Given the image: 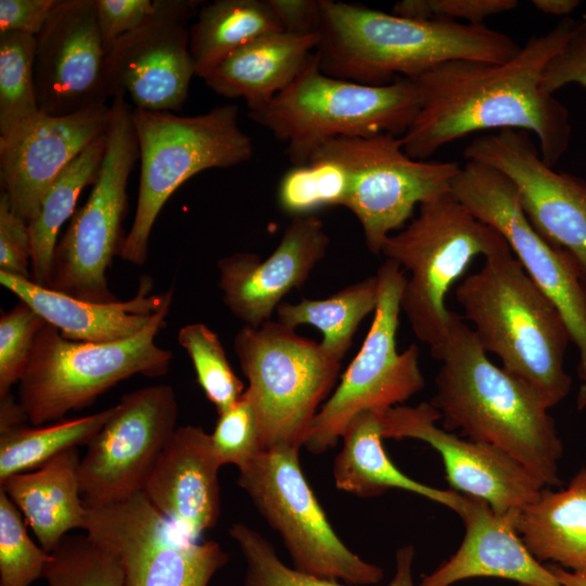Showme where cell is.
Returning a JSON list of instances; mask_svg holds the SVG:
<instances>
[{"label":"cell","mask_w":586,"mask_h":586,"mask_svg":"<svg viewBox=\"0 0 586 586\" xmlns=\"http://www.w3.org/2000/svg\"><path fill=\"white\" fill-rule=\"evenodd\" d=\"M113 410L114 406L47 426L24 423L0 430V483L14 474L36 470L63 451L87 445Z\"/></svg>","instance_id":"cell-33"},{"label":"cell","mask_w":586,"mask_h":586,"mask_svg":"<svg viewBox=\"0 0 586 586\" xmlns=\"http://www.w3.org/2000/svg\"><path fill=\"white\" fill-rule=\"evenodd\" d=\"M0 271L31 280L28 224L11 208L4 192L0 194Z\"/></svg>","instance_id":"cell-44"},{"label":"cell","mask_w":586,"mask_h":586,"mask_svg":"<svg viewBox=\"0 0 586 586\" xmlns=\"http://www.w3.org/2000/svg\"><path fill=\"white\" fill-rule=\"evenodd\" d=\"M440 411L431 402L381 410L383 438H413L442 457L451 489L485 500L499 515L514 519L545 486L507 453L440 428Z\"/></svg>","instance_id":"cell-19"},{"label":"cell","mask_w":586,"mask_h":586,"mask_svg":"<svg viewBox=\"0 0 586 586\" xmlns=\"http://www.w3.org/2000/svg\"><path fill=\"white\" fill-rule=\"evenodd\" d=\"M343 446L333 462L335 486L358 497H375L390 489L408 491L455 510L460 493L431 487L404 474L383 447L381 410H364L347 424Z\"/></svg>","instance_id":"cell-29"},{"label":"cell","mask_w":586,"mask_h":586,"mask_svg":"<svg viewBox=\"0 0 586 586\" xmlns=\"http://www.w3.org/2000/svg\"><path fill=\"white\" fill-rule=\"evenodd\" d=\"M329 244L316 215L294 217L266 259L251 252L220 258L218 286L224 304L244 326L258 328L270 321L284 296L305 284Z\"/></svg>","instance_id":"cell-22"},{"label":"cell","mask_w":586,"mask_h":586,"mask_svg":"<svg viewBox=\"0 0 586 586\" xmlns=\"http://www.w3.org/2000/svg\"><path fill=\"white\" fill-rule=\"evenodd\" d=\"M510 249L505 239L461 204L451 192L419 205L418 215L391 234L381 254L406 277L400 307L416 337L438 347L451 318L445 301L471 262Z\"/></svg>","instance_id":"cell-7"},{"label":"cell","mask_w":586,"mask_h":586,"mask_svg":"<svg viewBox=\"0 0 586 586\" xmlns=\"http://www.w3.org/2000/svg\"><path fill=\"white\" fill-rule=\"evenodd\" d=\"M348 191L347 174L339 163L314 157L284 173L278 186L277 202L292 218L313 216L323 208L344 207Z\"/></svg>","instance_id":"cell-36"},{"label":"cell","mask_w":586,"mask_h":586,"mask_svg":"<svg viewBox=\"0 0 586 586\" xmlns=\"http://www.w3.org/2000/svg\"><path fill=\"white\" fill-rule=\"evenodd\" d=\"M375 275L379 300L371 327L340 383L311 422L304 446L313 454L331 449L357 413L403 405L425 385L419 347L411 344L398 352L396 345L405 272L385 259Z\"/></svg>","instance_id":"cell-12"},{"label":"cell","mask_w":586,"mask_h":586,"mask_svg":"<svg viewBox=\"0 0 586 586\" xmlns=\"http://www.w3.org/2000/svg\"><path fill=\"white\" fill-rule=\"evenodd\" d=\"M204 1L155 0V10L138 29L106 52L105 73L111 98L128 97L133 107L181 110L195 75L188 22Z\"/></svg>","instance_id":"cell-18"},{"label":"cell","mask_w":586,"mask_h":586,"mask_svg":"<svg viewBox=\"0 0 586 586\" xmlns=\"http://www.w3.org/2000/svg\"><path fill=\"white\" fill-rule=\"evenodd\" d=\"M87 509L85 531L117 560L123 586H208L229 560L218 543L182 536L141 491Z\"/></svg>","instance_id":"cell-15"},{"label":"cell","mask_w":586,"mask_h":586,"mask_svg":"<svg viewBox=\"0 0 586 586\" xmlns=\"http://www.w3.org/2000/svg\"><path fill=\"white\" fill-rule=\"evenodd\" d=\"M450 192L505 239L532 281L561 314L578 352L576 407L586 409V289L571 256L533 227L514 184L497 169L467 161L453 179Z\"/></svg>","instance_id":"cell-13"},{"label":"cell","mask_w":586,"mask_h":586,"mask_svg":"<svg viewBox=\"0 0 586 586\" xmlns=\"http://www.w3.org/2000/svg\"><path fill=\"white\" fill-rule=\"evenodd\" d=\"M419 106L410 78L398 76L382 86L335 78L321 72L314 51L297 77L249 116L285 141L292 166H301L332 139L404 136Z\"/></svg>","instance_id":"cell-5"},{"label":"cell","mask_w":586,"mask_h":586,"mask_svg":"<svg viewBox=\"0 0 586 586\" xmlns=\"http://www.w3.org/2000/svg\"><path fill=\"white\" fill-rule=\"evenodd\" d=\"M132 122L140 151L139 192L118 256L140 266L146 260L155 220L173 193L201 171L249 161L253 143L240 127L235 104L194 116L132 106Z\"/></svg>","instance_id":"cell-6"},{"label":"cell","mask_w":586,"mask_h":586,"mask_svg":"<svg viewBox=\"0 0 586 586\" xmlns=\"http://www.w3.org/2000/svg\"><path fill=\"white\" fill-rule=\"evenodd\" d=\"M46 320L18 302L0 318V397L10 394L27 366L37 333Z\"/></svg>","instance_id":"cell-41"},{"label":"cell","mask_w":586,"mask_h":586,"mask_svg":"<svg viewBox=\"0 0 586 586\" xmlns=\"http://www.w3.org/2000/svg\"><path fill=\"white\" fill-rule=\"evenodd\" d=\"M319 36L283 30L260 36L239 48L203 80L225 98H242L249 112L267 105L302 72Z\"/></svg>","instance_id":"cell-26"},{"label":"cell","mask_w":586,"mask_h":586,"mask_svg":"<svg viewBox=\"0 0 586 586\" xmlns=\"http://www.w3.org/2000/svg\"><path fill=\"white\" fill-rule=\"evenodd\" d=\"M171 304L135 336L107 342H76L46 323L37 333L18 381L17 402L34 426L61 419L91 405L100 395L132 375L161 377L173 353L158 346Z\"/></svg>","instance_id":"cell-8"},{"label":"cell","mask_w":586,"mask_h":586,"mask_svg":"<svg viewBox=\"0 0 586 586\" xmlns=\"http://www.w3.org/2000/svg\"><path fill=\"white\" fill-rule=\"evenodd\" d=\"M463 155L508 177L533 227L571 256L586 289V179L547 165L524 130L479 136Z\"/></svg>","instance_id":"cell-17"},{"label":"cell","mask_w":586,"mask_h":586,"mask_svg":"<svg viewBox=\"0 0 586 586\" xmlns=\"http://www.w3.org/2000/svg\"><path fill=\"white\" fill-rule=\"evenodd\" d=\"M111 105L64 115L40 113L12 132L0 136V184L11 208L27 224L63 170L106 132Z\"/></svg>","instance_id":"cell-21"},{"label":"cell","mask_w":586,"mask_h":586,"mask_svg":"<svg viewBox=\"0 0 586 586\" xmlns=\"http://www.w3.org/2000/svg\"><path fill=\"white\" fill-rule=\"evenodd\" d=\"M282 27L267 0L204 2L190 28L195 76L204 79L225 59L252 40Z\"/></svg>","instance_id":"cell-30"},{"label":"cell","mask_w":586,"mask_h":586,"mask_svg":"<svg viewBox=\"0 0 586 586\" xmlns=\"http://www.w3.org/2000/svg\"><path fill=\"white\" fill-rule=\"evenodd\" d=\"M51 553L29 537L23 514L0 488V586H30L43 577Z\"/></svg>","instance_id":"cell-39"},{"label":"cell","mask_w":586,"mask_h":586,"mask_svg":"<svg viewBox=\"0 0 586 586\" xmlns=\"http://www.w3.org/2000/svg\"><path fill=\"white\" fill-rule=\"evenodd\" d=\"M209 437L221 466L234 464L240 469L265 450L254 404L246 390L231 408L218 415Z\"/></svg>","instance_id":"cell-40"},{"label":"cell","mask_w":586,"mask_h":586,"mask_svg":"<svg viewBox=\"0 0 586 586\" xmlns=\"http://www.w3.org/2000/svg\"><path fill=\"white\" fill-rule=\"evenodd\" d=\"M571 84L586 90V21L576 20L571 35L547 64L540 87L553 94Z\"/></svg>","instance_id":"cell-43"},{"label":"cell","mask_w":586,"mask_h":586,"mask_svg":"<svg viewBox=\"0 0 586 586\" xmlns=\"http://www.w3.org/2000/svg\"><path fill=\"white\" fill-rule=\"evenodd\" d=\"M517 586H532V585L518 584Z\"/></svg>","instance_id":"cell-50"},{"label":"cell","mask_w":586,"mask_h":586,"mask_svg":"<svg viewBox=\"0 0 586 586\" xmlns=\"http://www.w3.org/2000/svg\"><path fill=\"white\" fill-rule=\"evenodd\" d=\"M35 36L0 33V136L41 113L35 87Z\"/></svg>","instance_id":"cell-35"},{"label":"cell","mask_w":586,"mask_h":586,"mask_svg":"<svg viewBox=\"0 0 586 586\" xmlns=\"http://www.w3.org/2000/svg\"><path fill=\"white\" fill-rule=\"evenodd\" d=\"M517 0H403L393 14L412 20H438L466 24H484L487 17L514 10Z\"/></svg>","instance_id":"cell-42"},{"label":"cell","mask_w":586,"mask_h":586,"mask_svg":"<svg viewBox=\"0 0 586 586\" xmlns=\"http://www.w3.org/2000/svg\"><path fill=\"white\" fill-rule=\"evenodd\" d=\"M520 50L513 38L485 24L412 20L359 4L321 0L315 56L326 75L382 86L449 61L502 64Z\"/></svg>","instance_id":"cell-3"},{"label":"cell","mask_w":586,"mask_h":586,"mask_svg":"<svg viewBox=\"0 0 586 586\" xmlns=\"http://www.w3.org/2000/svg\"><path fill=\"white\" fill-rule=\"evenodd\" d=\"M532 4L542 13L562 18L570 17L579 5L578 0H533Z\"/></svg>","instance_id":"cell-48"},{"label":"cell","mask_w":586,"mask_h":586,"mask_svg":"<svg viewBox=\"0 0 586 586\" xmlns=\"http://www.w3.org/2000/svg\"><path fill=\"white\" fill-rule=\"evenodd\" d=\"M0 283L29 305L62 336L76 342L107 343L125 340L144 330L171 304L173 289L155 292L153 280L140 278L135 296L127 301L89 302L39 285L30 279L0 271Z\"/></svg>","instance_id":"cell-25"},{"label":"cell","mask_w":586,"mask_h":586,"mask_svg":"<svg viewBox=\"0 0 586 586\" xmlns=\"http://www.w3.org/2000/svg\"><path fill=\"white\" fill-rule=\"evenodd\" d=\"M575 24L572 17L562 18L546 34L531 37L502 64L449 61L410 78L420 106L400 137L405 153L425 161L473 132L517 129L537 137L543 160L553 167L569 148L572 128L566 107L540 84L547 64Z\"/></svg>","instance_id":"cell-1"},{"label":"cell","mask_w":586,"mask_h":586,"mask_svg":"<svg viewBox=\"0 0 586 586\" xmlns=\"http://www.w3.org/2000/svg\"><path fill=\"white\" fill-rule=\"evenodd\" d=\"M178 402L168 384L123 395L88 442L78 467L86 507L120 501L140 492L158 453L177 428Z\"/></svg>","instance_id":"cell-16"},{"label":"cell","mask_w":586,"mask_h":586,"mask_svg":"<svg viewBox=\"0 0 586 586\" xmlns=\"http://www.w3.org/2000/svg\"><path fill=\"white\" fill-rule=\"evenodd\" d=\"M221 467L201 426H177L155 458L141 492L186 538L198 542L220 513Z\"/></svg>","instance_id":"cell-23"},{"label":"cell","mask_w":586,"mask_h":586,"mask_svg":"<svg viewBox=\"0 0 586 586\" xmlns=\"http://www.w3.org/2000/svg\"><path fill=\"white\" fill-rule=\"evenodd\" d=\"M245 561L243 586H343L337 581L321 578L284 564L272 544L243 522L229 528ZM415 547L405 545L395 555V573L386 586H416L412 578Z\"/></svg>","instance_id":"cell-34"},{"label":"cell","mask_w":586,"mask_h":586,"mask_svg":"<svg viewBox=\"0 0 586 586\" xmlns=\"http://www.w3.org/2000/svg\"><path fill=\"white\" fill-rule=\"evenodd\" d=\"M47 586H123L117 560L88 534L65 536L46 568Z\"/></svg>","instance_id":"cell-38"},{"label":"cell","mask_w":586,"mask_h":586,"mask_svg":"<svg viewBox=\"0 0 586 586\" xmlns=\"http://www.w3.org/2000/svg\"><path fill=\"white\" fill-rule=\"evenodd\" d=\"M561 586H586V578L557 564L547 565Z\"/></svg>","instance_id":"cell-49"},{"label":"cell","mask_w":586,"mask_h":586,"mask_svg":"<svg viewBox=\"0 0 586 586\" xmlns=\"http://www.w3.org/2000/svg\"><path fill=\"white\" fill-rule=\"evenodd\" d=\"M106 51L95 0H59L36 37L35 87L41 113L64 116L106 104Z\"/></svg>","instance_id":"cell-20"},{"label":"cell","mask_w":586,"mask_h":586,"mask_svg":"<svg viewBox=\"0 0 586 586\" xmlns=\"http://www.w3.org/2000/svg\"><path fill=\"white\" fill-rule=\"evenodd\" d=\"M139 158L132 106L123 97L113 98L98 179L58 241L49 289L89 302L117 301L109 289L106 271L124 242L127 184Z\"/></svg>","instance_id":"cell-10"},{"label":"cell","mask_w":586,"mask_h":586,"mask_svg":"<svg viewBox=\"0 0 586 586\" xmlns=\"http://www.w3.org/2000/svg\"><path fill=\"white\" fill-rule=\"evenodd\" d=\"M379 300L377 275L349 284L322 300L302 298L298 303L282 302L277 321L296 329L309 324L322 333L324 351L339 361L345 357L360 322L374 313Z\"/></svg>","instance_id":"cell-32"},{"label":"cell","mask_w":586,"mask_h":586,"mask_svg":"<svg viewBox=\"0 0 586 586\" xmlns=\"http://www.w3.org/2000/svg\"><path fill=\"white\" fill-rule=\"evenodd\" d=\"M97 25L104 50L142 26L155 10V0H95Z\"/></svg>","instance_id":"cell-45"},{"label":"cell","mask_w":586,"mask_h":586,"mask_svg":"<svg viewBox=\"0 0 586 586\" xmlns=\"http://www.w3.org/2000/svg\"><path fill=\"white\" fill-rule=\"evenodd\" d=\"M238 470V485L280 535L294 569L352 585L382 581L383 569L353 552L331 526L303 473L300 449L264 450Z\"/></svg>","instance_id":"cell-11"},{"label":"cell","mask_w":586,"mask_h":586,"mask_svg":"<svg viewBox=\"0 0 586 586\" xmlns=\"http://www.w3.org/2000/svg\"><path fill=\"white\" fill-rule=\"evenodd\" d=\"M455 297L482 348L496 355L504 369L530 385L549 409L566 398L570 332L510 249L484 258L457 285Z\"/></svg>","instance_id":"cell-4"},{"label":"cell","mask_w":586,"mask_h":586,"mask_svg":"<svg viewBox=\"0 0 586 586\" xmlns=\"http://www.w3.org/2000/svg\"><path fill=\"white\" fill-rule=\"evenodd\" d=\"M431 356L441 362L431 404L443 429L507 453L545 487L560 486L563 444L549 408L492 362L462 317L451 313L447 336Z\"/></svg>","instance_id":"cell-2"},{"label":"cell","mask_w":586,"mask_h":586,"mask_svg":"<svg viewBox=\"0 0 586 586\" xmlns=\"http://www.w3.org/2000/svg\"><path fill=\"white\" fill-rule=\"evenodd\" d=\"M314 157L345 169L349 191L344 207L358 219L373 254H381L387 238L404 227L417 205L450 192L461 168L453 161L411 158L400 137L393 135L332 139Z\"/></svg>","instance_id":"cell-14"},{"label":"cell","mask_w":586,"mask_h":586,"mask_svg":"<svg viewBox=\"0 0 586 586\" xmlns=\"http://www.w3.org/2000/svg\"><path fill=\"white\" fill-rule=\"evenodd\" d=\"M59 0H0V33L37 37Z\"/></svg>","instance_id":"cell-46"},{"label":"cell","mask_w":586,"mask_h":586,"mask_svg":"<svg viewBox=\"0 0 586 586\" xmlns=\"http://www.w3.org/2000/svg\"><path fill=\"white\" fill-rule=\"evenodd\" d=\"M234 353L249 381L265 450L304 446L323 400L337 381L341 361L320 343L278 321L243 326Z\"/></svg>","instance_id":"cell-9"},{"label":"cell","mask_w":586,"mask_h":586,"mask_svg":"<svg viewBox=\"0 0 586 586\" xmlns=\"http://www.w3.org/2000/svg\"><path fill=\"white\" fill-rule=\"evenodd\" d=\"M282 30L297 36H319L321 0H267Z\"/></svg>","instance_id":"cell-47"},{"label":"cell","mask_w":586,"mask_h":586,"mask_svg":"<svg viewBox=\"0 0 586 586\" xmlns=\"http://www.w3.org/2000/svg\"><path fill=\"white\" fill-rule=\"evenodd\" d=\"M513 526L536 560L586 578V467L559 491L543 488L517 513Z\"/></svg>","instance_id":"cell-28"},{"label":"cell","mask_w":586,"mask_h":586,"mask_svg":"<svg viewBox=\"0 0 586 586\" xmlns=\"http://www.w3.org/2000/svg\"><path fill=\"white\" fill-rule=\"evenodd\" d=\"M106 148V132L91 142L56 178L44 194L37 216L28 224L31 281L50 282L59 232L75 213L78 198L98 179Z\"/></svg>","instance_id":"cell-31"},{"label":"cell","mask_w":586,"mask_h":586,"mask_svg":"<svg viewBox=\"0 0 586 586\" xmlns=\"http://www.w3.org/2000/svg\"><path fill=\"white\" fill-rule=\"evenodd\" d=\"M79 462L77 448H71L36 470L0 483L49 553L67 532L86 527L88 509L80 491Z\"/></svg>","instance_id":"cell-27"},{"label":"cell","mask_w":586,"mask_h":586,"mask_svg":"<svg viewBox=\"0 0 586 586\" xmlns=\"http://www.w3.org/2000/svg\"><path fill=\"white\" fill-rule=\"evenodd\" d=\"M177 341L189 356L196 381L218 415L231 408L245 390L228 361L218 334L205 323L192 322L179 329Z\"/></svg>","instance_id":"cell-37"},{"label":"cell","mask_w":586,"mask_h":586,"mask_svg":"<svg viewBox=\"0 0 586 586\" xmlns=\"http://www.w3.org/2000/svg\"><path fill=\"white\" fill-rule=\"evenodd\" d=\"M464 536L456 552L417 586H451L472 577H498L532 586H561L518 535L513 520L497 514L483 499L460 494L454 510Z\"/></svg>","instance_id":"cell-24"}]
</instances>
